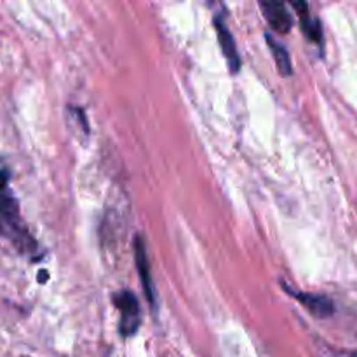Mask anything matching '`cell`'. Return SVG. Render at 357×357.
Returning a JSON list of instances; mask_svg holds the SVG:
<instances>
[{"instance_id": "cell-1", "label": "cell", "mask_w": 357, "mask_h": 357, "mask_svg": "<svg viewBox=\"0 0 357 357\" xmlns=\"http://www.w3.org/2000/svg\"><path fill=\"white\" fill-rule=\"evenodd\" d=\"M2 234L6 239L10 241L20 253L33 258L38 253L37 241L30 236L28 229L24 227L23 220L20 216V208H17L16 199L9 192L7 180L3 183V197H2Z\"/></svg>"}, {"instance_id": "cell-2", "label": "cell", "mask_w": 357, "mask_h": 357, "mask_svg": "<svg viewBox=\"0 0 357 357\" xmlns=\"http://www.w3.org/2000/svg\"><path fill=\"white\" fill-rule=\"evenodd\" d=\"M112 302L115 303L119 314H121V324H119L121 335L132 337L142 324V310H139L138 300L131 291H119L117 295H114Z\"/></svg>"}, {"instance_id": "cell-3", "label": "cell", "mask_w": 357, "mask_h": 357, "mask_svg": "<svg viewBox=\"0 0 357 357\" xmlns=\"http://www.w3.org/2000/svg\"><path fill=\"white\" fill-rule=\"evenodd\" d=\"M284 289L288 291L289 296L298 300L314 317H319V319H326V317H331L335 312V305L328 296L324 295H316V293H305L298 291L295 288H289V286L284 284Z\"/></svg>"}, {"instance_id": "cell-4", "label": "cell", "mask_w": 357, "mask_h": 357, "mask_svg": "<svg viewBox=\"0 0 357 357\" xmlns=\"http://www.w3.org/2000/svg\"><path fill=\"white\" fill-rule=\"evenodd\" d=\"M260 9L272 30H275L278 33H288L293 24V20L284 3L275 2V0H265V2L261 0Z\"/></svg>"}, {"instance_id": "cell-5", "label": "cell", "mask_w": 357, "mask_h": 357, "mask_svg": "<svg viewBox=\"0 0 357 357\" xmlns=\"http://www.w3.org/2000/svg\"><path fill=\"white\" fill-rule=\"evenodd\" d=\"M215 26H216V35H218V40H220V47H222L223 56H225L229 70L232 73H237L241 70V58H239V51H237V44L236 40H234V35L230 33L229 26H227V23L222 20V17H216Z\"/></svg>"}, {"instance_id": "cell-6", "label": "cell", "mask_w": 357, "mask_h": 357, "mask_svg": "<svg viewBox=\"0 0 357 357\" xmlns=\"http://www.w3.org/2000/svg\"><path fill=\"white\" fill-rule=\"evenodd\" d=\"M135 260H136V268H138L139 279H142L143 289H145V296L149 300V303L152 305V309L155 307V293H153V284H152V274H150V265L149 258H146V250L145 243H143L142 236H138L135 239Z\"/></svg>"}, {"instance_id": "cell-7", "label": "cell", "mask_w": 357, "mask_h": 357, "mask_svg": "<svg viewBox=\"0 0 357 357\" xmlns=\"http://www.w3.org/2000/svg\"><path fill=\"white\" fill-rule=\"evenodd\" d=\"M293 9L298 13L300 24H302V30L307 37L310 38L316 44H323V28L317 20H312L309 13V3L307 2H293Z\"/></svg>"}, {"instance_id": "cell-8", "label": "cell", "mask_w": 357, "mask_h": 357, "mask_svg": "<svg viewBox=\"0 0 357 357\" xmlns=\"http://www.w3.org/2000/svg\"><path fill=\"white\" fill-rule=\"evenodd\" d=\"M265 40H267L271 52L274 54V61H275V66H278L279 73H281L282 77L291 75V73H293L291 58H289V54H288V51H286L284 45L279 44V42L275 40V38L272 37L271 33L265 35Z\"/></svg>"}]
</instances>
